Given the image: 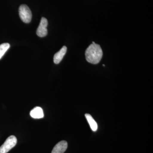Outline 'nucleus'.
I'll use <instances>...</instances> for the list:
<instances>
[{"mask_svg":"<svg viewBox=\"0 0 153 153\" xmlns=\"http://www.w3.org/2000/svg\"><path fill=\"white\" fill-rule=\"evenodd\" d=\"M103 53L101 47L98 44H91L85 51L86 60L88 63L97 64L100 62Z\"/></svg>","mask_w":153,"mask_h":153,"instance_id":"obj_1","label":"nucleus"},{"mask_svg":"<svg viewBox=\"0 0 153 153\" xmlns=\"http://www.w3.org/2000/svg\"><path fill=\"white\" fill-rule=\"evenodd\" d=\"M19 14L21 20L24 23L28 24L31 22L32 18V12L27 6L25 4L20 6L19 8Z\"/></svg>","mask_w":153,"mask_h":153,"instance_id":"obj_2","label":"nucleus"},{"mask_svg":"<svg viewBox=\"0 0 153 153\" xmlns=\"http://www.w3.org/2000/svg\"><path fill=\"white\" fill-rule=\"evenodd\" d=\"M17 142V140L16 137L13 135L9 137L0 147V153H7L16 146Z\"/></svg>","mask_w":153,"mask_h":153,"instance_id":"obj_3","label":"nucleus"},{"mask_svg":"<svg viewBox=\"0 0 153 153\" xmlns=\"http://www.w3.org/2000/svg\"><path fill=\"white\" fill-rule=\"evenodd\" d=\"M48 24V21H47V19L44 17L42 18L40 25L38 26L37 31H36V34H37V36L41 37V38L47 36V33H48L47 29Z\"/></svg>","mask_w":153,"mask_h":153,"instance_id":"obj_4","label":"nucleus"},{"mask_svg":"<svg viewBox=\"0 0 153 153\" xmlns=\"http://www.w3.org/2000/svg\"><path fill=\"white\" fill-rule=\"evenodd\" d=\"M68 147V143L66 141H61L53 148L52 153H64Z\"/></svg>","mask_w":153,"mask_h":153,"instance_id":"obj_5","label":"nucleus"},{"mask_svg":"<svg viewBox=\"0 0 153 153\" xmlns=\"http://www.w3.org/2000/svg\"><path fill=\"white\" fill-rule=\"evenodd\" d=\"M67 52V47L63 46L59 52L55 54L54 56V62L55 64H57L61 62L63 57L66 55Z\"/></svg>","mask_w":153,"mask_h":153,"instance_id":"obj_6","label":"nucleus"},{"mask_svg":"<svg viewBox=\"0 0 153 153\" xmlns=\"http://www.w3.org/2000/svg\"><path fill=\"white\" fill-rule=\"evenodd\" d=\"M31 117L35 119H41L44 117V114L43 109L40 107H36L33 108L30 113Z\"/></svg>","mask_w":153,"mask_h":153,"instance_id":"obj_7","label":"nucleus"},{"mask_svg":"<svg viewBox=\"0 0 153 153\" xmlns=\"http://www.w3.org/2000/svg\"><path fill=\"white\" fill-rule=\"evenodd\" d=\"M85 117L91 130L94 131H97L98 128V126L97 123L94 119L93 118L90 114H85Z\"/></svg>","mask_w":153,"mask_h":153,"instance_id":"obj_8","label":"nucleus"},{"mask_svg":"<svg viewBox=\"0 0 153 153\" xmlns=\"http://www.w3.org/2000/svg\"><path fill=\"white\" fill-rule=\"evenodd\" d=\"M10 47V45L8 43H4L0 45V59L2 57Z\"/></svg>","mask_w":153,"mask_h":153,"instance_id":"obj_9","label":"nucleus"}]
</instances>
